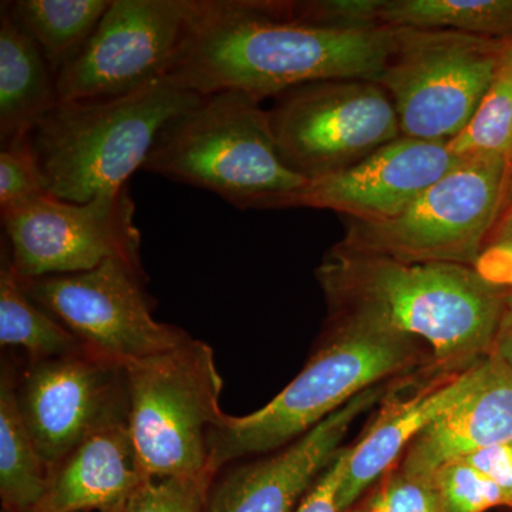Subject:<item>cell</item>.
<instances>
[{"instance_id": "cell-1", "label": "cell", "mask_w": 512, "mask_h": 512, "mask_svg": "<svg viewBox=\"0 0 512 512\" xmlns=\"http://www.w3.org/2000/svg\"><path fill=\"white\" fill-rule=\"evenodd\" d=\"M396 29L323 28L284 15L279 0H197L168 83L211 96L248 94L261 103L326 80H376Z\"/></svg>"}, {"instance_id": "cell-2", "label": "cell", "mask_w": 512, "mask_h": 512, "mask_svg": "<svg viewBox=\"0 0 512 512\" xmlns=\"http://www.w3.org/2000/svg\"><path fill=\"white\" fill-rule=\"evenodd\" d=\"M315 275L329 318L419 339L440 369H464L490 355L507 299L474 266L409 264L339 242Z\"/></svg>"}, {"instance_id": "cell-3", "label": "cell", "mask_w": 512, "mask_h": 512, "mask_svg": "<svg viewBox=\"0 0 512 512\" xmlns=\"http://www.w3.org/2000/svg\"><path fill=\"white\" fill-rule=\"evenodd\" d=\"M431 365L419 339L328 316L315 352L278 396L247 416L224 414L211 434V471L288 446L370 387Z\"/></svg>"}, {"instance_id": "cell-4", "label": "cell", "mask_w": 512, "mask_h": 512, "mask_svg": "<svg viewBox=\"0 0 512 512\" xmlns=\"http://www.w3.org/2000/svg\"><path fill=\"white\" fill-rule=\"evenodd\" d=\"M202 97L164 80L124 96L57 101L29 133L46 191L77 204L117 194L161 130Z\"/></svg>"}, {"instance_id": "cell-5", "label": "cell", "mask_w": 512, "mask_h": 512, "mask_svg": "<svg viewBox=\"0 0 512 512\" xmlns=\"http://www.w3.org/2000/svg\"><path fill=\"white\" fill-rule=\"evenodd\" d=\"M143 168L215 192L239 210H284L306 183L282 160L268 110L239 92L204 96L171 120Z\"/></svg>"}, {"instance_id": "cell-6", "label": "cell", "mask_w": 512, "mask_h": 512, "mask_svg": "<svg viewBox=\"0 0 512 512\" xmlns=\"http://www.w3.org/2000/svg\"><path fill=\"white\" fill-rule=\"evenodd\" d=\"M124 370L128 421L144 477L212 473L211 434L225 413L211 346L190 338Z\"/></svg>"}, {"instance_id": "cell-7", "label": "cell", "mask_w": 512, "mask_h": 512, "mask_svg": "<svg viewBox=\"0 0 512 512\" xmlns=\"http://www.w3.org/2000/svg\"><path fill=\"white\" fill-rule=\"evenodd\" d=\"M507 158H466L392 220L346 221L339 244L409 264L476 266L503 200Z\"/></svg>"}, {"instance_id": "cell-8", "label": "cell", "mask_w": 512, "mask_h": 512, "mask_svg": "<svg viewBox=\"0 0 512 512\" xmlns=\"http://www.w3.org/2000/svg\"><path fill=\"white\" fill-rule=\"evenodd\" d=\"M507 45L448 30L396 29L376 82L393 101L402 136L446 143L456 137L493 84Z\"/></svg>"}, {"instance_id": "cell-9", "label": "cell", "mask_w": 512, "mask_h": 512, "mask_svg": "<svg viewBox=\"0 0 512 512\" xmlns=\"http://www.w3.org/2000/svg\"><path fill=\"white\" fill-rule=\"evenodd\" d=\"M268 114L282 160L305 180L346 170L402 136L393 101L375 80L293 87Z\"/></svg>"}, {"instance_id": "cell-10", "label": "cell", "mask_w": 512, "mask_h": 512, "mask_svg": "<svg viewBox=\"0 0 512 512\" xmlns=\"http://www.w3.org/2000/svg\"><path fill=\"white\" fill-rule=\"evenodd\" d=\"M141 262L107 259L72 275L22 282L26 293L93 355L120 366L170 352L191 338L154 319Z\"/></svg>"}, {"instance_id": "cell-11", "label": "cell", "mask_w": 512, "mask_h": 512, "mask_svg": "<svg viewBox=\"0 0 512 512\" xmlns=\"http://www.w3.org/2000/svg\"><path fill=\"white\" fill-rule=\"evenodd\" d=\"M0 214L10 265L23 281L92 271L113 258L141 262L128 185L83 204L45 191Z\"/></svg>"}, {"instance_id": "cell-12", "label": "cell", "mask_w": 512, "mask_h": 512, "mask_svg": "<svg viewBox=\"0 0 512 512\" xmlns=\"http://www.w3.org/2000/svg\"><path fill=\"white\" fill-rule=\"evenodd\" d=\"M197 0H111L93 35L56 74L59 100L124 96L164 82Z\"/></svg>"}, {"instance_id": "cell-13", "label": "cell", "mask_w": 512, "mask_h": 512, "mask_svg": "<svg viewBox=\"0 0 512 512\" xmlns=\"http://www.w3.org/2000/svg\"><path fill=\"white\" fill-rule=\"evenodd\" d=\"M16 396L50 470L93 431L128 413L126 370L89 350L30 363Z\"/></svg>"}, {"instance_id": "cell-14", "label": "cell", "mask_w": 512, "mask_h": 512, "mask_svg": "<svg viewBox=\"0 0 512 512\" xmlns=\"http://www.w3.org/2000/svg\"><path fill=\"white\" fill-rule=\"evenodd\" d=\"M461 161L446 141L400 136L346 170L306 180L285 208L329 210L353 221L392 220Z\"/></svg>"}, {"instance_id": "cell-15", "label": "cell", "mask_w": 512, "mask_h": 512, "mask_svg": "<svg viewBox=\"0 0 512 512\" xmlns=\"http://www.w3.org/2000/svg\"><path fill=\"white\" fill-rule=\"evenodd\" d=\"M483 360L464 369H440L434 363L387 383L375 416L350 444L338 498L340 512L359 503L399 463L421 431L466 396L480 375Z\"/></svg>"}, {"instance_id": "cell-16", "label": "cell", "mask_w": 512, "mask_h": 512, "mask_svg": "<svg viewBox=\"0 0 512 512\" xmlns=\"http://www.w3.org/2000/svg\"><path fill=\"white\" fill-rule=\"evenodd\" d=\"M387 384L370 387L301 439L231 468L212 483L207 512H296L342 448L350 426L380 402Z\"/></svg>"}, {"instance_id": "cell-17", "label": "cell", "mask_w": 512, "mask_h": 512, "mask_svg": "<svg viewBox=\"0 0 512 512\" xmlns=\"http://www.w3.org/2000/svg\"><path fill=\"white\" fill-rule=\"evenodd\" d=\"M512 441V369L488 355L466 396L421 431L399 466L430 477L437 468L483 448Z\"/></svg>"}, {"instance_id": "cell-18", "label": "cell", "mask_w": 512, "mask_h": 512, "mask_svg": "<svg viewBox=\"0 0 512 512\" xmlns=\"http://www.w3.org/2000/svg\"><path fill=\"white\" fill-rule=\"evenodd\" d=\"M128 413L93 431L50 470L35 512H90L121 508L141 481Z\"/></svg>"}, {"instance_id": "cell-19", "label": "cell", "mask_w": 512, "mask_h": 512, "mask_svg": "<svg viewBox=\"0 0 512 512\" xmlns=\"http://www.w3.org/2000/svg\"><path fill=\"white\" fill-rule=\"evenodd\" d=\"M57 101L45 56L0 8V143L29 134Z\"/></svg>"}, {"instance_id": "cell-20", "label": "cell", "mask_w": 512, "mask_h": 512, "mask_svg": "<svg viewBox=\"0 0 512 512\" xmlns=\"http://www.w3.org/2000/svg\"><path fill=\"white\" fill-rule=\"evenodd\" d=\"M50 468L33 443L20 413L16 380L0 377V498L3 512H35L49 487Z\"/></svg>"}, {"instance_id": "cell-21", "label": "cell", "mask_w": 512, "mask_h": 512, "mask_svg": "<svg viewBox=\"0 0 512 512\" xmlns=\"http://www.w3.org/2000/svg\"><path fill=\"white\" fill-rule=\"evenodd\" d=\"M375 25L512 42V0H376Z\"/></svg>"}, {"instance_id": "cell-22", "label": "cell", "mask_w": 512, "mask_h": 512, "mask_svg": "<svg viewBox=\"0 0 512 512\" xmlns=\"http://www.w3.org/2000/svg\"><path fill=\"white\" fill-rule=\"evenodd\" d=\"M111 0H18L3 2L15 25L39 47L53 74L93 35Z\"/></svg>"}, {"instance_id": "cell-23", "label": "cell", "mask_w": 512, "mask_h": 512, "mask_svg": "<svg viewBox=\"0 0 512 512\" xmlns=\"http://www.w3.org/2000/svg\"><path fill=\"white\" fill-rule=\"evenodd\" d=\"M0 345L18 346L32 362L84 352L79 339L26 293L9 258L0 269Z\"/></svg>"}, {"instance_id": "cell-24", "label": "cell", "mask_w": 512, "mask_h": 512, "mask_svg": "<svg viewBox=\"0 0 512 512\" xmlns=\"http://www.w3.org/2000/svg\"><path fill=\"white\" fill-rule=\"evenodd\" d=\"M447 146L461 160L512 156V70L504 62L474 116Z\"/></svg>"}, {"instance_id": "cell-25", "label": "cell", "mask_w": 512, "mask_h": 512, "mask_svg": "<svg viewBox=\"0 0 512 512\" xmlns=\"http://www.w3.org/2000/svg\"><path fill=\"white\" fill-rule=\"evenodd\" d=\"M215 474L144 477L121 512H207Z\"/></svg>"}, {"instance_id": "cell-26", "label": "cell", "mask_w": 512, "mask_h": 512, "mask_svg": "<svg viewBox=\"0 0 512 512\" xmlns=\"http://www.w3.org/2000/svg\"><path fill=\"white\" fill-rule=\"evenodd\" d=\"M447 512H485L494 507H512V498L494 481L457 458L430 476Z\"/></svg>"}, {"instance_id": "cell-27", "label": "cell", "mask_w": 512, "mask_h": 512, "mask_svg": "<svg viewBox=\"0 0 512 512\" xmlns=\"http://www.w3.org/2000/svg\"><path fill=\"white\" fill-rule=\"evenodd\" d=\"M377 484L366 512H447L431 478L406 473L399 464Z\"/></svg>"}, {"instance_id": "cell-28", "label": "cell", "mask_w": 512, "mask_h": 512, "mask_svg": "<svg viewBox=\"0 0 512 512\" xmlns=\"http://www.w3.org/2000/svg\"><path fill=\"white\" fill-rule=\"evenodd\" d=\"M29 134L12 138L0 150V211L45 192Z\"/></svg>"}, {"instance_id": "cell-29", "label": "cell", "mask_w": 512, "mask_h": 512, "mask_svg": "<svg viewBox=\"0 0 512 512\" xmlns=\"http://www.w3.org/2000/svg\"><path fill=\"white\" fill-rule=\"evenodd\" d=\"M474 268L488 284L512 293V205L501 212Z\"/></svg>"}, {"instance_id": "cell-30", "label": "cell", "mask_w": 512, "mask_h": 512, "mask_svg": "<svg viewBox=\"0 0 512 512\" xmlns=\"http://www.w3.org/2000/svg\"><path fill=\"white\" fill-rule=\"evenodd\" d=\"M349 456L350 444H346L309 488L296 512H340L338 498Z\"/></svg>"}, {"instance_id": "cell-31", "label": "cell", "mask_w": 512, "mask_h": 512, "mask_svg": "<svg viewBox=\"0 0 512 512\" xmlns=\"http://www.w3.org/2000/svg\"><path fill=\"white\" fill-rule=\"evenodd\" d=\"M461 460L477 468L512 498V441L483 448Z\"/></svg>"}, {"instance_id": "cell-32", "label": "cell", "mask_w": 512, "mask_h": 512, "mask_svg": "<svg viewBox=\"0 0 512 512\" xmlns=\"http://www.w3.org/2000/svg\"><path fill=\"white\" fill-rule=\"evenodd\" d=\"M490 355L497 356L512 369V293H507L503 316Z\"/></svg>"}, {"instance_id": "cell-33", "label": "cell", "mask_w": 512, "mask_h": 512, "mask_svg": "<svg viewBox=\"0 0 512 512\" xmlns=\"http://www.w3.org/2000/svg\"><path fill=\"white\" fill-rule=\"evenodd\" d=\"M512 205V156L507 160V171H505L503 200H501V212ZM500 217V215H498Z\"/></svg>"}, {"instance_id": "cell-34", "label": "cell", "mask_w": 512, "mask_h": 512, "mask_svg": "<svg viewBox=\"0 0 512 512\" xmlns=\"http://www.w3.org/2000/svg\"><path fill=\"white\" fill-rule=\"evenodd\" d=\"M503 62L508 69L512 70V42H508L507 47H505Z\"/></svg>"}, {"instance_id": "cell-35", "label": "cell", "mask_w": 512, "mask_h": 512, "mask_svg": "<svg viewBox=\"0 0 512 512\" xmlns=\"http://www.w3.org/2000/svg\"><path fill=\"white\" fill-rule=\"evenodd\" d=\"M343 512H366V501L362 505H359V503H357L353 505V507H350L349 510Z\"/></svg>"}, {"instance_id": "cell-36", "label": "cell", "mask_w": 512, "mask_h": 512, "mask_svg": "<svg viewBox=\"0 0 512 512\" xmlns=\"http://www.w3.org/2000/svg\"><path fill=\"white\" fill-rule=\"evenodd\" d=\"M90 512H121V508H111V510L90 511Z\"/></svg>"}]
</instances>
